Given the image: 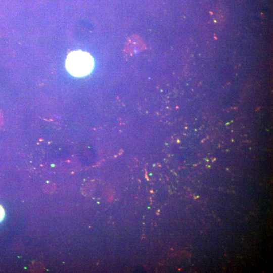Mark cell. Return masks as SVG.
Returning a JSON list of instances; mask_svg holds the SVG:
<instances>
[{"label":"cell","instance_id":"obj_1","mask_svg":"<svg viewBox=\"0 0 273 273\" xmlns=\"http://www.w3.org/2000/svg\"><path fill=\"white\" fill-rule=\"evenodd\" d=\"M94 64V59L89 53L77 50L68 54L65 66L72 75L80 77L89 74L93 69Z\"/></svg>","mask_w":273,"mask_h":273},{"label":"cell","instance_id":"obj_2","mask_svg":"<svg viewBox=\"0 0 273 273\" xmlns=\"http://www.w3.org/2000/svg\"><path fill=\"white\" fill-rule=\"evenodd\" d=\"M4 216V211L3 208L0 205V221L3 219Z\"/></svg>","mask_w":273,"mask_h":273}]
</instances>
